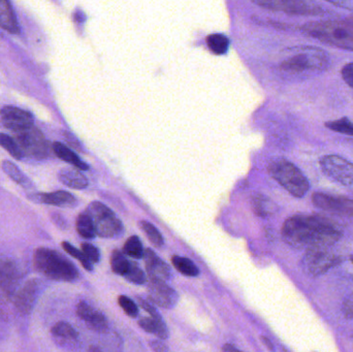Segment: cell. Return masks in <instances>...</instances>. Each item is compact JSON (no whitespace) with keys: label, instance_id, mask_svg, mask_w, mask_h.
<instances>
[{"label":"cell","instance_id":"cell-1","mask_svg":"<svg viewBox=\"0 0 353 352\" xmlns=\"http://www.w3.org/2000/svg\"><path fill=\"white\" fill-rule=\"evenodd\" d=\"M282 237L292 247L308 250L334 245L341 239L342 231L327 217L299 214L284 222Z\"/></svg>","mask_w":353,"mask_h":352},{"label":"cell","instance_id":"cell-2","mask_svg":"<svg viewBox=\"0 0 353 352\" xmlns=\"http://www.w3.org/2000/svg\"><path fill=\"white\" fill-rule=\"evenodd\" d=\"M33 265L41 274L52 280L74 282L79 278V272L74 264L50 248H37L33 256Z\"/></svg>","mask_w":353,"mask_h":352},{"label":"cell","instance_id":"cell-3","mask_svg":"<svg viewBox=\"0 0 353 352\" xmlns=\"http://www.w3.org/2000/svg\"><path fill=\"white\" fill-rule=\"evenodd\" d=\"M302 30L327 45L353 51V23L346 21H319L304 25Z\"/></svg>","mask_w":353,"mask_h":352},{"label":"cell","instance_id":"cell-4","mask_svg":"<svg viewBox=\"0 0 353 352\" xmlns=\"http://www.w3.org/2000/svg\"><path fill=\"white\" fill-rule=\"evenodd\" d=\"M270 175L292 196L303 198L310 189L306 176L285 158H273L268 165Z\"/></svg>","mask_w":353,"mask_h":352},{"label":"cell","instance_id":"cell-5","mask_svg":"<svg viewBox=\"0 0 353 352\" xmlns=\"http://www.w3.org/2000/svg\"><path fill=\"white\" fill-rule=\"evenodd\" d=\"M329 56L315 47H303L296 50L292 57L284 60L281 68L290 74H319L329 66Z\"/></svg>","mask_w":353,"mask_h":352},{"label":"cell","instance_id":"cell-6","mask_svg":"<svg viewBox=\"0 0 353 352\" xmlns=\"http://www.w3.org/2000/svg\"><path fill=\"white\" fill-rule=\"evenodd\" d=\"M94 225L95 233L101 238H118L123 235L121 221L105 205L93 202L86 210Z\"/></svg>","mask_w":353,"mask_h":352},{"label":"cell","instance_id":"cell-7","mask_svg":"<svg viewBox=\"0 0 353 352\" xmlns=\"http://www.w3.org/2000/svg\"><path fill=\"white\" fill-rule=\"evenodd\" d=\"M14 138L18 143L24 156L43 161L50 156V147L41 130L34 125L14 132Z\"/></svg>","mask_w":353,"mask_h":352},{"label":"cell","instance_id":"cell-8","mask_svg":"<svg viewBox=\"0 0 353 352\" xmlns=\"http://www.w3.org/2000/svg\"><path fill=\"white\" fill-rule=\"evenodd\" d=\"M342 260V256L330 251L327 247L312 248L307 250L303 258V268L310 276L319 277L341 264Z\"/></svg>","mask_w":353,"mask_h":352},{"label":"cell","instance_id":"cell-9","mask_svg":"<svg viewBox=\"0 0 353 352\" xmlns=\"http://www.w3.org/2000/svg\"><path fill=\"white\" fill-rule=\"evenodd\" d=\"M257 6L267 10L283 12L301 16H316L323 12L321 8L311 0H252Z\"/></svg>","mask_w":353,"mask_h":352},{"label":"cell","instance_id":"cell-10","mask_svg":"<svg viewBox=\"0 0 353 352\" xmlns=\"http://www.w3.org/2000/svg\"><path fill=\"white\" fill-rule=\"evenodd\" d=\"M321 169L327 177L339 182L342 185H353V163L338 155L321 157Z\"/></svg>","mask_w":353,"mask_h":352},{"label":"cell","instance_id":"cell-11","mask_svg":"<svg viewBox=\"0 0 353 352\" xmlns=\"http://www.w3.org/2000/svg\"><path fill=\"white\" fill-rule=\"evenodd\" d=\"M312 202L321 210L340 215L353 220V200L343 196H331V194L315 192L312 196Z\"/></svg>","mask_w":353,"mask_h":352},{"label":"cell","instance_id":"cell-12","mask_svg":"<svg viewBox=\"0 0 353 352\" xmlns=\"http://www.w3.org/2000/svg\"><path fill=\"white\" fill-rule=\"evenodd\" d=\"M148 297L152 303L165 309H172L178 303V293L165 281L149 278Z\"/></svg>","mask_w":353,"mask_h":352},{"label":"cell","instance_id":"cell-13","mask_svg":"<svg viewBox=\"0 0 353 352\" xmlns=\"http://www.w3.org/2000/svg\"><path fill=\"white\" fill-rule=\"evenodd\" d=\"M22 278V272L16 260L12 258L0 260V289L6 295L16 293Z\"/></svg>","mask_w":353,"mask_h":352},{"label":"cell","instance_id":"cell-14","mask_svg":"<svg viewBox=\"0 0 353 352\" xmlns=\"http://www.w3.org/2000/svg\"><path fill=\"white\" fill-rule=\"evenodd\" d=\"M41 293V283L37 279L27 281L16 293L14 298V306L20 313H30L34 308L35 303L39 297Z\"/></svg>","mask_w":353,"mask_h":352},{"label":"cell","instance_id":"cell-15","mask_svg":"<svg viewBox=\"0 0 353 352\" xmlns=\"http://www.w3.org/2000/svg\"><path fill=\"white\" fill-rule=\"evenodd\" d=\"M0 120L4 127L12 132L33 125L32 115L16 107H4L0 112Z\"/></svg>","mask_w":353,"mask_h":352},{"label":"cell","instance_id":"cell-16","mask_svg":"<svg viewBox=\"0 0 353 352\" xmlns=\"http://www.w3.org/2000/svg\"><path fill=\"white\" fill-rule=\"evenodd\" d=\"M77 315L88 326L89 329L95 332L105 333L109 330V322L105 316L86 302H80L78 304Z\"/></svg>","mask_w":353,"mask_h":352},{"label":"cell","instance_id":"cell-17","mask_svg":"<svg viewBox=\"0 0 353 352\" xmlns=\"http://www.w3.org/2000/svg\"><path fill=\"white\" fill-rule=\"evenodd\" d=\"M29 200L39 204L50 205L59 208H74L78 205V200L72 194L63 190L54 192H41V194H28Z\"/></svg>","mask_w":353,"mask_h":352},{"label":"cell","instance_id":"cell-18","mask_svg":"<svg viewBox=\"0 0 353 352\" xmlns=\"http://www.w3.org/2000/svg\"><path fill=\"white\" fill-rule=\"evenodd\" d=\"M143 258L145 260V266H146L149 278L165 281V282L171 279V269L152 250H145Z\"/></svg>","mask_w":353,"mask_h":352},{"label":"cell","instance_id":"cell-19","mask_svg":"<svg viewBox=\"0 0 353 352\" xmlns=\"http://www.w3.org/2000/svg\"><path fill=\"white\" fill-rule=\"evenodd\" d=\"M51 334L56 344L63 349H74L78 343V332L68 322H57L52 328Z\"/></svg>","mask_w":353,"mask_h":352},{"label":"cell","instance_id":"cell-20","mask_svg":"<svg viewBox=\"0 0 353 352\" xmlns=\"http://www.w3.org/2000/svg\"><path fill=\"white\" fill-rule=\"evenodd\" d=\"M59 181L74 189H84L88 186V180L77 167H64L58 173Z\"/></svg>","mask_w":353,"mask_h":352},{"label":"cell","instance_id":"cell-21","mask_svg":"<svg viewBox=\"0 0 353 352\" xmlns=\"http://www.w3.org/2000/svg\"><path fill=\"white\" fill-rule=\"evenodd\" d=\"M139 326L146 331L147 333L155 335L161 340H165L169 338V331L165 326L163 320H161V315L151 316L150 318H141L139 320Z\"/></svg>","mask_w":353,"mask_h":352},{"label":"cell","instance_id":"cell-22","mask_svg":"<svg viewBox=\"0 0 353 352\" xmlns=\"http://www.w3.org/2000/svg\"><path fill=\"white\" fill-rule=\"evenodd\" d=\"M52 150L54 151V153H55L57 157H59L61 161L74 165V167L80 169V171H87V169H89V165H87L86 163H84L74 151L70 150L68 146L62 144V143H54L53 146H52Z\"/></svg>","mask_w":353,"mask_h":352},{"label":"cell","instance_id":"cell-23","mask_svg":"<svg viewBox=\"0 0 353 352\" xmlns=\"http://www.w3.org/2000/svg\"><path fill=\"white\" fill-rule=\"evenodd\" d=\"M0 27L10 33H18L16 16L8 0H0Z\"/></svg>","mask_w":353,"mask_h":352},{"label":"cell","instance_id":"cell-24","mask_svg":"<svg viewBox=\"0 0 353 352\" xmlns=\"http://www.w3.org/2000/svg\"><path fill=\"white\" fill-rule=\"evenodd\" d=\"M2 169H3L4 173L8 176V177L12 178L16 183H18L19 185L22 186V187L27 188V189H32L33 183L29 180V178L27 177L25 174H23L21 172V169L17 167L14 163H12V161H4L2 163Z\"/></svg>","mask_w":353,"mask_h":352},{"label":"cell","instance_id":"cell-25","mask_svg":"<svg viewBox=\"0 0 353 352\" xmlns=\"http://www.w3.org/2000/svg\"><path fill=\"white\" fill-rule=\"evenodd\" d=\"M253 209L256 215L261 217L271 216L277 211L276 205L267 196L263 194H256L253 198Z\"/></svg>","mask_w":353,"mask_h":352},{"label":"cell","instance_id":"cell-26","mask_svg":"<svg viewBox=\"0 0 353 352\" xmlns=\"http://www.w3.org/2000/svg\"><path fill=\"white\" fill-rule=\"evenodd\" d=\"M76 227L79 235L85 238V239H93L97 235L94 225H93L92 220H91L90 216L87 214L86 211L79 215L78 218H77Z\"/></svg>","mask_w":353,"mask_h":352},{"label":"cell","instance_id":"cell-27","mask_svg":"<svg viewBox=\"0 0 353 352\" xmlns=\"http://www.w3.org/2000/svg\"><path fill=\"white\" fill-rule=\"evenodd\" d=\"M172 262H173L176 270L185 276L196 277L199 275V269L188 258L176 256L172 258Z\"/></svg>","mask_w":353,"mask_h":352},{"label":"cell","instance_id":"cell-28","mask_svg":"<svg viewBox=\"0 0 353 352\" xmlns=\"http://www.w3.org/2000/svg\"><path fill=\"white\" fill-rule=\"evenodd\" d=\"M130 265L132 262L125 258L124 253H121L118 250H114L111 256V266L114 273L124 277L130 270Z\"/></svg>","mask_w":353,"mask_h":352},{"label":"cell","instance_id":"cell-29","mask_svg":"<svg viewBox=\"0 0 353 352\" xmlns=\"http://www.w3.org/2000/svg\"><path fill=\"white\" fill-rule=\"evenodd\" d=\"M124 254L134 258V260H141L144 256V248H143L142 242L140 238L137 236H132L126 241L123 247Z\"/></svg>","mask_w":353,"mask_h":352},{"label":"cell","instance_id":"cell-30","mask_svg":"<svg viewBox=\"0 0 353 352\" xmlns=\"http://www.w3.org/2000/svg\"><path fill=\"white\" fill-rule=\"evenodd\" d=\"M208 47L216 55L226 53L228 49V39L222 34H212L207 39Z\"/></svg>","mask_w":353,"mask_h":352},{"label":"cell","instance_id":"cell-31","mask_svg":"<svg viewBox=\"0 0 353 352\" xmlns=\"http://www.w3.org/2000/svg\"><path fill=\"white\" fill-rule=\"evenodd\" d=\"M0 146L4 150L8 151L17 161H21L24 157V154H23L22 150L19 147L18 143L16 142L14 138L8 136V134H0Z\"/></svg>","mask_w":353,"mask_h":352},{"label":"cell","instance_id":"cell-32","mask_svg":"<svg viewBox=\"0 0 353 352\" xmlns=\"http://www.w3.org/2000/svg\"><path fill=\"white\" fill-rule=\"evenodd\" d=\"M141 229H143L145 234H146L148 239L150 240L151 243L154 244L157 247H161L163 245V238L161 234L155 229L154 225L151 223L147 222V221H141L140 222Z\"/></svg>","mask_w":353,"mask_h":352},{"label":"cell","instance_id":"cell-33","mask_svg":"<svg viewBox=\"0 0 353 352\" xmlns=\"http://www.w3.org/2000/svg\"><path fill=\"white\" fill-rule=\"evenodd\" d=\"M325 126L330 128V130H333V132L353 136V123L347 118H342V119L335 120V121L327 122Z\"/></svg>","mask_w":353,"mask_h":352},{"label":"cell","instance_id":"cell-34","mask_svg":"<svg viewBox=\"0 0 353 352\" xmlns=\"http://www.w3.org/2000/svg\"><path fill=\"white\" fill-rule=\"evenodd\" d=\"M62 247H63V249L65 250L70 256L78 260L87 271H92V264L87 260L82 250L80 251V250L77 249L76 247H74V246L68 243V242H63V243H62Z\"/></svg>","mask_w":353,"mask_h":352},{"label":"cell","instance_id":"cell-35","mask_svg":"<svg viewBox=\"0 0 353 352\" xmlns=\"http://www.w3.org/2000/svg\"><path fill=\"white\" fill-rule=\"evenodd\" d=\"M124 278L130 282L134 283V284H144L146 282V276H145L144 272L142 269L139 267L137 262H132L130 265V270L126 273Z\"/></svg>","mask_w":353,"mask_h":352},{"label":"cell","instance_id":"cell-36","mask_svg":"<svg viewBox=\"0 0 353 352\" xmlns=\"http://www.w3.org/2000/svg\"><path fill=\"white\" fill-rule=\"evenodd\" d=\"M118 303L130 318H136L138 316L139 310L137 304L130 298L125 297V296H120Z\"/></svg>","mask_w":353,"mask_h":352},{"label":"cell","instance_id":"cell-37","mask_svg":"<svg viewBox=\"0 0 353 352\" xmlns=\"http://www.w3.org/2000/svg\"><path fill=\"white\" fill-rule=\"evenodd\" d=\"M81 249H82L83 253L85 254L87 260L91 264H97L99 260H101V253H99V250L95 246L88 243H83L82 246H81Z\"/></svg>","mask_w":353,"mask_h":352},{"label":"cell","instance_id":"cell-38","mask_svg":"<svg viewBox=\"0 0 353 352\" xmlns=\"http://www.w3.org/2000/svg\"><path fill=\"white\" fill-rule=\"evenodd\" d=\"M342 78L345 81L346 84L350 85L353 88V62L352 63L346 64L342 68Z\"/></svg>","mask_w":353,"mask_h":352},{"label":"cell","instance_id":"cell-39","mask_svg":"<svg viewBox=\"0 0 353 352\" xmlns=\"http://www.w3.org/2000/svg\"><path fill=\"white\" fill-rule=\"evenodd\" d=\"M342 311L346 318L353 320V295L344 300Z\"/></svg>","mask_w":353,"mask_h":352},{"label":"cell","instance_id":"cell-40","mask_svg":"<svg viewBox=\"0 0 353 352\" xmlns=\"http://www.w3.org/2000/svg\"><path fill=\"white\" fill-rule=\"evenodd\" d=\"M138 303L140 304L141 307L144 308L151 316H159V312L157 311L154 307H153L152 303L150 302L146 301V300L141 299V298H138Z\"/></svg>","mask_w":353,"mask_h":352},{"label":"cell","instance_id":"cell-41","mask_svg":"<svg viewBox=\"0 0 353 352\" xmlns=\"http://www.w3.org/2000/svg\"><path fill=\"white\" fill-rule=\"evenodd\" d=\"M150 346L153 351L157 352L169 351V349H168L165 344H163V343L159 342V341H153V342L150 343Z\"/></svg>","mask_w":353,"mask_h":352},{"label":"cell","instance_id":"cell-42","mask_svg":"<svg viewBox=\"0 0 353 352\" xmlns=\"http://www.w3.org/2000/svg\"><path fill=\"white\" fill-rule=\"evenodd\" d=\"M334 3L342 8H347V10H353V0H336Z\"/></svg>","mask_w":353,"mask_h":352},{"label":"cell","instance_id":"cell-43","mask_svg":"<svg viewBox=\"0 0 353 352\" xmlns=\"http://www.w3.org/2000/svg\"><path fill=\"white\" fill-rule=\"evenodd\" d=\"M52 219H53L54 222H55V225H57V227H62V229H64V227H66L65 220H64V218L61 215H53V216H52Z\"/></svg>","mask_w":353,"mask_h":352},{"label":"cell","instance_id":"cell-44","mask_svg":"<svg viewBox=\"0 0 353 352\" xmlns=\"http://www.w3.org/2000/svg\"><path fill=\"white\" fill-rule=\"evenodd\" d=\"M222 351H236L238 349H236L234 346H232L230 344H226L225 346L222 349Z\"/></svg>","mask_w":353,"mask_h":352},{"label":"cell","instance_id":"cell-45","mask_svg":"<svg viewBox=\"0 0 353 352\" xmlns=\"http://www.w3.org/2000/svg\"><path fill=\"white\" fill-rule=\"evenodd\" d=\"M327 1L333 2V3H334V2H335V1H336V0H327Z\"/></svg>","mask_w":353,"mask_h":352},{"label":"cell","instance_id":"cell-46","mask_svg":"<svg viewBox=\"0 0 353 352\" xmlns=\"http://www.w3.org/2000/svg\"><path fill=\"white\" fill-rule=\"evenodd\" d=\"M350 260H352V262L353 264V256H352V258H350Z\"/></svg>","mask_w":353,"mask_h":352}]
</instances>
